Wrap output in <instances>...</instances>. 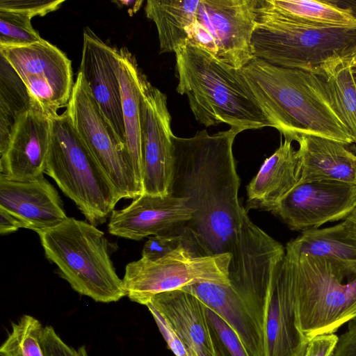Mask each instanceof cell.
Listing matches in <instances>:
<instances>
[{
	"label": "cell",
	"instance_id": "obj_1",
	"mask_svg": "<svg viewBox=\"0 0 356 356\" xmlns=\"http://www.w3.org/2000/svg\"><path fill=\"white\" fill-rule=\"evenodd\" d=\"M228 130L193 137L172 136L174 171L170 193L194 213L179 230L184 245L198 256L232 254L247 210L238 200L240 178L233 154L236 136Z\"/></svg>",
	"mask_w": 356,
	"mask_h": 356
},
{
	"label": "cell",
	"instance_id": "obj_2",
	"mask_svg": "<svg viewBox=\"0 0 356 356\" xmlns=\"http://www.w3.org/2000/svg\"><path fill=\"white\" fill-rule=\"evenodd\" d=\"M254 97L284 139L314 136L349 145L354 140L335 111L323 77L254 58L242 69Z\"/></svg>",
	"mask_w": 356,
	"mask_h": 356
},
{
	"label": "cell",
	"instance_id": "obj_3",
	"mask_svg": "<svg viewBox=\"0 0 356 356\" xmlns=\"http://www.w3.org/2000/svg\"><path fill=\"white\" fill-rule=\"evenodd\" d=\"M177 92L186 95L195 120L206 127L226 124L241 131L271 127L241 70L187 41L176 51Z\"/></svg>",
	"mask_w": 356,
	"mask_h": 356
},
{
	"label": "cell",
	"instance_id": "obj_4",
	"mask_svg": "<svg viewBox=\"0 0 356 356\" xmlns=\"http://www.w3.org/2000/svg\"><path fill=\"white\" fill-rule=\"evenodd\" d=\"M291 286L297 326L309 341L356 318V260L300 254L281 261Z\"/></svg>",
	"mask_w": 356,
	"mask_h": 356
},
{
	"label": "cell",
	"instance_id": "obj_5",
	"mask_svg": "<svg viewBox=\"0 0 356 356\" xmlns=\"http://www.w3.org/2000/svg\"><path fill=\"white\" fill-rule=\"evenodd\" d=\"M252 47L254 58L271 65L321 75L327 65L347 59L356 48V29L313 26L259 0Z\"/></svg>",
	"mask_w": 356,
	"mask_h": 356
},
{
	"label": "cell",
	"instance_id": "obj_6",
	"mask_svg": "<svg viewBox=\"0 0 356 356\" xmlns=\"http://www.w3.org/2000/svg\"><path fill=\"white\" fill-rule=\"evenodd\" d=\"M37 233L47 259L76 292L104 303L127 296L110 258L108 241L96 226L67 217Z\"/></svg>",
	"mask_w": 356,
	"mask_h": 356
},
{
	"label": "cell",
	"instance_id": "obj_7",
	"mask_svg": "<svg viewBox=\"0 0 356 356\" xmlns=\"http://www.w3.org/2000/svg\"><path fill=\"white\" fill-rule=\"evenodd\" d=\"M44 173L95 226L104 223L122 199L75 130L66 110L51 118Z\"/></svg>",
	"mask_w": 356,
	"mask_h": 356
},
{
	"label": "cell",
	"instance_id": "obj_8",
	"mask_svg": "<svg viewBox=\"0 0 356 356\" xmlns=\"http://www.w3.org/2000/svg\"><path fill=\"white\" fill-rule=\"evenodd\" d=\"M229 253L198 256L183 245L155 261L129 263L123 280L127 296L145 305L155 295L200 282L229 284Z\"/></svg>",
	"mask_w": 356,
	"mask_h": 356
},
{
	"label": "cell",
	"instance_id": "obj_9",
	"mask_svg": "<svg viewBox=\"0 0 356 356\" xmlns=\"http://www.w3.org/2000/svg\"><path fill=\"white\" fill-rule=\"evenodd\" d=\"M66 111L83 142L118 190L122 199L143 193L124 145L117 136L80 72Z\"/></svg>",
	"mask_w": 356,
	"mask_h": 356
},
{
	"label": "cell",
	"instance_id": "obj_10",
	"mask_svg": "<svg viewBox=\"0 0 356 356\" xmlns=\"http://www.w3.org/2000/svg\"><path fill=\"white\" fill-rule=\"evenodd\" d=\"M259 0H200L188 41L238 70L254 57L252 35Z\"/></svg>",
	"mask_w": 356,
	"mask_h": 356
},
{
	"label": "cell",
	"instance_id": "obj_11",
	"mask_svg": "<svg viewBox=\"0 0 356 356\" xmlns=\"http://www.w3.org/2000/svg\"><path fill=\"white\" fill-rule=\"evenodd\" d=\"M0 55L26 86L33 105L51 116L67 106L75 81L71 60L57 47L42 39L22 46H0Z\"/></svg>",
	"mask_w": 356,
	"mask_h": 356
},
{
	"label": "cell",
	"instance_id": "obj_12",
	"mask_svg": "<svg viewBox=\"0 0 356 356\" xmlns=\"http://www.w3.org/2000/svg\"><path fill=\"white\" fill-rule=\"evenodd\" d=\"M172 135L167 97L149 81L141 99L143 194H170L174 171Z\"/></svg>",
	"mask_w": 356,
	"mask_h": 356
},
{
	"label": "cell",
	"instance_id": "obj_13",
	"mask_svg": "<svg viewBox=\"0 0 356 356\" xmlns=\"http://www.w3.org/2000/svg\"><path fill=\"white\" fill-rule=\"evenodd\" d=\"M356 209V184L299 181L271 213L291 229L306 231L346 219Z\"/></svg>",
	"mask_w": 356,
	"mask_h": 356
},
{
	"label": "cell",
	"instance_id": "obj_14",
	"mask_svg": "<svg viewBox=\"0 0 356 356\" xmlns=\"http://www.w3.org/2000/svg\"><path fill=\"white\" fill-rule=\"evenodd\" d=\"M247 306L262 331L264 356H305L309 341L297 326L293 295L281 261L268 289Z\"/></svg>",
	"mask_w": 356,
	"mask_h": 356
},
{
	"label": "cell",
	"instance_id": "obj_15",
	"mask_svg": "<svg viewBox=\"0 0 356 356\" xmlns=\"http://www.w3.org/2000/svg\"><path fill=\"white\" fill-rule=\"evenodd\" d=\"M83 39L79 72L117 136L126 147L119 49L105 43L90 28L83 31Z\"/></svg>",
	"mask_w": 356,
	"mask_h": 356
},
{
	"label": "cell",
	"instance_id": "obj_16",
	"mask_svg": "<svg viewBox=\"0 0 356 356\" xmlns=\"http://www.w3.org/2000/svg\"><path fill=\"white\" fill-rule=\"evenodd\" d=\"M51 115L35 105L17 120L1 155L0 174L13 181H32L44 173Z\"/></svg>",
	"mask_w": 356,
	"mask_h": 356
},
{
	"label": "cell",
	"instance_id": "obj_17",
	"mask_svg": "<svg viewBox=\"0 0 356 356\" xmlns=\"http://www.w3.org/2000/svg\"><path fill=\"white\" fill-rule=\"evenodd\" d=\"M193 213L184 199L170 193L142 194L127 207L111 212L108 230L121 238L140 241L182 226Z\"/></svg>",
	"mask_w": 356,
	"mask_h": 356
},
{
	"label": "cell",
	"instance_id": "obj_18",
	"mask_svg": "<svg viewBox=\"0 0 356 356\" xmlns=\"http://www.w3.org/2000/svg\"><path fill=\"white\" fill-rule=\"evenodd\" d=\"M0 207L35 232L52 228L67 218L56 189L44 174L29 181H13L0 174Z\"/></svg>",
	"mask_w": 356,
	"mask_h": 356
},
{
	"label": "cell",
	"instance_id": "obj_19",
	"mask_svg": "<svg viewBox=\"0 0 356 356\" xmlns=\"http://www.w3.org/2000/svg\"><path fill=\"white\" fill-rule=\"evenodd\" d=\"M147 304L168 320L188 356H215L204 313L205 305L197 297L177 289L155 295Z\"/></svg>",
	"mask_w": 356,
	"mask_h": 356
},
{
	"label": "cell",
	"instance_id": "obj_20",
	"mask_svg": "<svg viewBox=\"0 0 356 356\" xmlns=\"http://www.w3.org/2000/svg\"><path fill=\"white\" fill-rule=\"evenodd\" d=\"M301 177L297 150L284 139L261 165L247 186L246 210L272 211L296 186Z\"/></svg>",
	"mask_w": 356,
	"mask_h": 356
},
{
	"label": "cell",
	"instance_id": "obj_21",
	"mask_svg": "<svg viewBox=\"0 0 356 356\" xmlns=\"http://www.w3.org/2000/svg\"><path fill=\"white\" fill-rule=\"evenodd\" d=\"M181 289L193 294L219 314L236 332L250 356H264L261 327L244 300L229 283L200 282Z\"/></svg>",
	"mask_w": 356,
	"mask_h": 356
},
{
	"label": "cell",
	"instance_id": "obj_22",
	"mask_svg": "<svg viewBox=\"0 0 356 356\" xmlns=\"http://www.w3.org/2000/svg\"><path fill=\"white\" fill-rule=\"evenodd\" d=\"M296 142L300 181L332 180L356 184V154L342 143L314 136Z\"/></svg>",
	"mask_w": 356,
	"mask_h": 356
},
{
	"label": "cell",
	"instance_id": "obj_23",
	"mask_svg": "<svg viewBox=\"0 0 356 356\" xmlns=\"http://www.w3.org/2000/svg\"><path fill=\"white\" fill-rule=\"evenodd\" d=\"M120 83L124 122L126 147L135 173L142 184L141 99L149 83L137 60L126 47L119 49Z\"/></svg>",
	"mask_w": 356,
	"mask_h": 356
},
{
	"label": "cell",
	"instance_id": "obj_24",
	"mask_svg": "<svg viewBox=\"0 0 356 356\" xmlns=\"http://www.w3.org/2000/svg\"><path fill=\"white\" fill-rule=\"evenodd\" d=\"M200 0H148L146 17L157 29L159 52H175L188 40V29L195 22Z\"/></svg>",
	"mask_w": 356,
	"mask_h": 356
},
{
	"label": "cell",
	"instance_id": "obj_25",
	"mask_svg": "<svg viewBox=\"0 0 356 356\" xmlns=\"http://www.w3.org/2000/svg\"><path fill=\"white\" fill-rule=\"evenodd\" d=\"M285 248L305 255L356 260V220L353 213L332 227L302 232Z\"/></svg>",
	"mask_w": 356,
	"mask_h": 356
},
{
	"label": "cell",
	"instance_id": "obj_26",
	"mask_svg": "<svg viewBox=\"0 0 356 356\" xmlns=\"http://www.w3.org/2000/svg\"><path fill=\"white\" fill-rule=\"evenodd\" d=\"M273 8L295 19L321 27L356 29V12L334 1L266 0Z\"/></svg>",
	"mask_w": 356,
	"mask_h": 356
},
{
	"label": "cell",
	"instance_id": "obj_27",
	"mask_svg": "<svg viewBox=\"0 0 356 356\" xmlns=\"http://www.w3.org/2000/svg\"><path fill=\"white\" fill-rule=\"evenodd\" d=\"M33 106L28 90L0 55V154L5 152L18 118Z\"/></svg>",
	"mask_w": 356,
	"mask_h": 356
},
{
	"label": "cell",
	"instance_id": "obj_28",
	"mask_svg": "<svg viewBox=\"0 0 356 356\" xmlns=\"http://www.w3.org/2000/svg\"><path fill=\"white\" fill-rule=\"evenodd\" d=\"M321 76L335 111L356 144V83L351 64L347 59L334 61L324 67Z\"/></svg>",
	"mask_w": 356,
	"mask_h": 356
},
{
	"label": "cell",
	"instance_id": "obj_29",
	"mask_svg": "<svg viewBox=\"0 0 356 356\" xmlns=\"http://www.w3.org/2000/svg\"><path fill=\"white\" fill-rule=\"evenodd\" d=\"M41 323L26 314L12 323V330L0 348L1 356H44L40 339Z\"/></svg>",
	"mask_w": 356,
	"mask_h": 356
},
{
	"label": "cell",
	"instance_id": "obj_30",
	"mask_svg": "<svg viewBox=\"0 0 356 356\" xmlns=\"http://www.w3.org/2000/svg\"><path fill=\"white\" fill-rule=\"evenodd\" d=\"M215 356H250L232 327L215 311L204 307Z\"/></svg>",
	"mask_w": 356,
	"mask_h": 356
},
{
	"label": "cell",
	"instance_id": "obj_31",
	"mask_svg": "<svg viewBox=\"0 0 356 356\" xmlns=\"http://www.w3.org/2000/svg\"><path fill=\"white\" fill-rule=\"evenodd\" d=\"M31 20L22 13L0 10V46H22L42 40Z\"/></svg>",
	"mask_w": 356,
	"mask_h": 356
},
{
	"label": "cell",
	"instance_id": "obj_32",
	"mask_svg": "<svg viewBox=\"0 0 356 356\" xmlns=\"http://www.w3.org/2000/svg\"><path fill=\"white\" fill-rule=\"evenodd\" d=\"M179 227L162 234L149 237L143 246L142 257L155 261L184 245L183 235Z\"/></svg>",
	"mask_w": 356,
	"mask_h": 356
},
{
	"label": "cell",
	"instance_id": "obj_33",
	"mask_svg": "<svg viewBox=\"0 0 356 356\" xmlns=\"http://www.w3.org/2000/svg\"><path fill=\"white\" fill-rule=\"evenodd\" d=\"M63 2L64 0H1L0 10L17 12L32 19L36 16L43 17L58 10Z\"/></svg>",
	"mask_w": 356,
	"mask_h": 356
},
{
	"label": "cell",
	"instance_id": "obj_34",
	"mask_svg": "<svg viewBox=\"0 0 356 356\" xmlns=\"http://www.w3.org/2000/svg\"><path fill=\"white\" fill-rule=\"evenodd\" d=\"M40 343L44 356H88L85 346L77 349L69 346L51 325L44 327Z\"/></svg>",
	"mask_w": 356,
	"mask_h": 356
},
{
	"label": "cell",
	"instance_id": "obj_35",
	"mask_svg": "<svg viewBox=\"0 0 356 356\" xmlns=\"http://www.w3.org/2000/svg\"><path fill=\"white\" fill-rule=\"evenodd\" d=\"M152 314L168 346L175 356H188L187 350L177 332L168 320L149 304L145 305Z\"/></svg>",
	"mask_w": 356,
	"mask_h": 356
},
{
	"label": "cell",
	"instance_id": "obj_36",
	"mask_svg": "<svg viewBox=\"0 0 356 356\" xmlns=\"http://www.w3.org/2000/svg\"><path fill=\"white\" fill-rule=\"evenodd\" d=\"M338 340L334 333L318 335L309 341L305 356H333Z\"/></svg>",
	"mask_w": 356,
	"mask_h": 356
},
{
	"label": "cell",
	"instance_id": "obj_37",
	"mask_svg": "<svg viewBox=\"0 0 356 356\" xmlns=\"http://www.w3.org/2000/svg\"><path fill=\"white\" fill-rule=\"evenodd\" d=\"M333 356H356V318L348 322L347 330L339 337Z\"/></svg>",
	"mask_w": 356,
	"mask_h": 356
},
{
	"label": "cell",
	"instance_id": "obj_38",
	"mask_svg": "<svg viewBox=\"0 0 356 356\" xmlns=\"http://www.w3.org/2000/svg\"><path fill=\"white\" fill-rule=\"evenodd\" d=\"M24 228L22 221L15 216L0 207V233L1 235L8 234Z\"/></svg>",
	"mask_w": 356,
	"mask_h": 356
},
{
	"label": "cell",
	"instance_id": "obj_39",
	"mask_svg": "<svg viewBox=\"0 0 356 356\" xmlns=\"http://www.w3.org/2000/svg\"><path fill=\"white\" fill-rule=\"evenodd\" d=\"M347 60H349L350 64L356 63V48L353 51L351 54L348 57Z\"/></svg>",
	"mask_w": 356,
	"mask_h": 356
},
{
	"label": "cell",
	"instance_id": "obj_40",
	"mask_svg": "<svg viewBox=\"0 0 356 356\" xmlns=\"http://www.w3.org/2000/svg\"><path fill=\"white\" fill-rule=\"evenodd\" d=\"M351 69H352L353 74V76H354V79H355V83H356V63L351 64Z\"/></svg>",
	"mask_w": 356,
	"mask_h": 356
},
{
	"label": "cell",
	"instance_id": "obj_41",
	"mask_svg": "<svg viewBox=\"0 0 356 356\" xmlns=\"http://www.w3.org/2000/svg\"><path fill=\"white\" fill-rule=\"evenodd\" d=\"M354 215H355V220H356V214L353 212Z\"/></svg>",
	"mask_w": 356,
	"mask_h": 356
},
{
	"label": "cell",
	"instance_id": "obj_42",
	"mask_svg": "<svg viewBox=\"0 0 356 356\" xmlns=\"http://www.w3.org/2000/svg\"><path fill=\"white\" fill-rule=\"evenodd\" d=\"M354 213L356 214V209H355V211H354Z\"/></svg>",
	"mask_w": 356,
	"mask_h": 356
}]
</instances>
